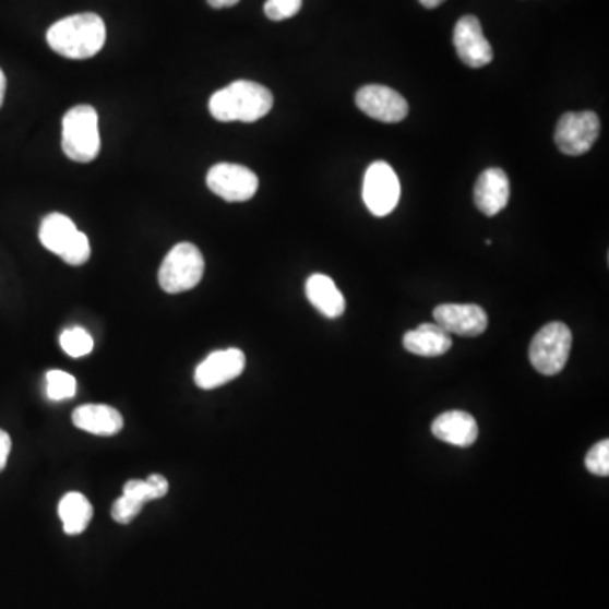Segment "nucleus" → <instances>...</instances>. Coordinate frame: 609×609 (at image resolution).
Masks as SVG:
<instances>
[{
    "label": "nucleus",
    "mask_w": 609,
    "mask_h": 609,
    "mask_svg": "<svg viewBox=\"0 0 609 609\" xmlns=\"http://www.w3.org/2000/svg\"><path fill=\"white\" fill-rule=\"evenodd\" d=\"M106 24L94 12L70 15L49 27L46 39L55 53L72 60H87L106 45Z\"/></svg>",
    "instance_id": "1"
},
{
    "label": "nucleus",
    "mask_w": 609,
    "mask_h": 609,
    "mask_svg": "<svg viewBox=\"0 0 609 609\" xmlns=\"http://www.w3.org/2000/svg\"><path fill=\"white\" fill-rule=\"evenodd\" d=\"M273 101V94L261 83L237 80L212 95L208 110L220 122H256L270 114Z\"/></svg>",
    "instance_id": "2"
},
{
    "label": "nucleus",
    "mask_w": 609,
    "mask_h": 609,
    "mask_svg": "<svg viewBox=\"0 0 609 609\" xmlns=\"http://www.w3.org/2000/svg\"><path fill=\"white\" fill-rule=\"evenodd\" d=\"M61 147L72 162L91 163L100 153L97 110L92 106H76L63 117Z\"/></svg>",
    "instance_id": "3"
},
{
    "label": "nucleus",
    "mask_w": 609,
    "mask_h": 609,
    "mask_svg": "<svg viewBox=\"0 0 609 609\" xmlns=\"http://www.w3.org/2000/svg\"><path fill=\"white\" fill-rule=\"evenodd\" d=\"M39 241L48 251L72 266H82L91 258L88 237L76 229L72 218L58 212L43 218Z\"/></svg>",
    "instance_id": "4"
},
{
    "label": "nucleus",
    "mask_w": 609,
    "mask_h": 609,
    "mask_svg": "<svg viewBox=\"0 0 609 609\" xmlns=\"http://www.w3.org/2000/svg\"><path fill=\"white\" fill-rule=\"evenodd\" d=\"M205 261L202 252L190 242H180L166 254L159 267V286L166 294L192 290L202 279Z\"/></svg>",
    "instance_id": "5"
},
{
    "label": "nucleus",
    "mask_w": 609,
    "mask_h": 609,
    "mask_svg": "<svg viewBox=\"0 0 609 609\" xmlns=\"http://www.w3.org/2000/svg\"><path fill=\"white\" fill-rule=\"evenodd\" d=\"M572 332L562 322H550L535 334L530 344V362L540 374L556 377L568 365Z\"/></svg>",
    "instance_id": "6"
},
{
    "label": "nucleus",
    "mask_w": 609,
    "mask_h": 609,
    "mask_svg": "<svg viewBox=\"0 0 609 609\" xmlns=\"http://www.w3.org/2000/svg\"><path fill=\"white\" fill-rule=\"evenodd\" d=\"M402 189L395 169L386 162L372 163L365 175L362 199L366 207L377 217H386L395 211Z\"/></svg>",
    "instance_id": "7"
},
{
    "label": "nucleus",
    "mask_w": 609,
    "mask_h": 609,
    "mask_svg": "<svg viewBox=\"0 0 609 609\" xmlns=\"http://www.w3.org/2000/svg\"><path fill=\"white\" fill-rule=\"evenodd\" d=\"M601 131L599 117L590 110L568 112L557 122L556 144L568 156H581L593 147Z\"/></svg>",
    "instance_id": "8"
},
{
    "label": "nucleus",
    "mask_w": 609,
    "mask_h": 609,
    "mask_svg": "<svg viewBox=\"0 0 609 609\" xmlns=\"http://www.w3.org/2000/svg\"><path fill=\"white\" fill-rule=\"evenodd\" d=\"M207 187L226 202H248L256 195L260 180L246 166L218 163L207 174Z\"/></svg>",
    "instance_id": "9"
},
{
    "label": "nucleus",
    "mask_w": 609,
    "mask_h": 609,
    "mask_svg": "<svg viewBox=\"0 0 609 609\" xmlns=\"http://www.w3.org/2000/svg\"><path fill=\"white\" fill-rule=\"evenodd\" d=\"M356 104L366 116L386 124H396L408 116V101L398 92L384 85H366L359 88Z\"/></svg>",
    "instance_id": "10"
},
{
    "label": "nucleus",
    "mask_w": 609,
    "mask_h": 609,
    "mask_svg": "<svg viewBox=\"0 0 609 609\" xmlns=\"http://www.w3.org/2000/svg\"><path fill=\"white\" fill-rule=\"evenodd\" d=\"M454 46L461 61L469 68H482L493 61V48L482 33L476 15H464L454 29Z\"/></svg>",
    "instance_id": "11"
},
{
    "label": "nucleus",
    "mask_w": 609,
    "mask_h": 609,
    "mask_svg": "<svg viewBox=\"0 0 609 609\" xmlns=\"http://www.w3.org/2000/svg\"><path fill=\"white\" fill-rule=\"evenodd\" d=\"M433 319L449 335L478 337L488 329V315L479 304L445 303L433 310Z\"/></svg>",
    "instance_id": "12"
},
{
    "label": "nucleus",
    "mask_w": 609,
    "mask_h": 609,
    "mask_svg": "<svg viewBox=\"0 0 609 609\" xmlns=\"http://www.w3.org/2000/svg\"><path fill=\"white\" fill-rule=\"evenodd\" d=\"M246 368V356L239 349L215 350L195 371L196 386L215 390L241 377Z\"/></svg>",
    "instance_id": "13"
},
{
    "label": "nucleus",
    "mask_w": 609,
    "mask_h": 609,
    "mask_svg": "<svg viewBox=\"0 0 609 609\" xmlns=\"http://www.w3.org/2000/svg\"><path fill=\"white\" fill-rule=\"evenodd\" d=\"M507 200H510V180L503 169L489 168L482 171L474 187L476 207L488 217H494L506 207Z\"/></svg>",
    "instance_id": "14"
},
{
    "label": "nucleus",
    "mask_w": 609,
    "mask_h": 609,
    "mask_svg": "<svg viewBox=\"0 0 609 609\" xmlns=\"http://www.w3.org/2000/svg\"><path fill=\"white\" fill-rule=\"evenodd\" d=\"M432 433L445 444L469 447L479 435L478 421L467 411H445L433 420Z\"/></svg>",
    "instance_id": "15"
},
{
    "label": "nucleus",
    "mask_w": 609,
    "mask_h": 609,
    "mask_svg": "<svg viewBox=\"0 0 609 609\" xmlns=\"http://www.w3.org/2000/svg\"><path fill=\"white\" fill-rule=\"evenodd\" d=\"M73 423L92 435H116L124 427V418L116 408L107 405H82L73 411Z\"/></svg>",
    "instance_id": "16"
},
{
    "label": "nucleus",
    "mask_w": 609,
    "mask_h": 609,
    "mask_svg": "<svg viewBox=\"0 0 609 609\" xmlns=\"http://www.w3.org/2000/svg\"><path fill=\"white\" fill-rule=\"evenodd\" d=\"M403 347L415 356L437 358L451 350L452 338L437 324H421L415 331L406 332Z\"/></svg>",
    "instance_id": "17"
},
{
    "label": "nucleus",
    "mask_w": 609,
    "mask_h": 609,
    "mask_svg": "<svg viewBox=\"0 0 609 609\" xmlns=\"http://www.w3.org/2000/svg\"><path fill=\"white\" fill-rule=\"evenodd\" d=\"M310 303L329 319H337L346 312V298L341 294L334 279L325 275H312L304 285Z\"/></svg>",
    "instance_id": "18"
},
{
    "label": "nucleus",
    "mask_w": 609,
    "mask_h": 609,
    "mask_svg": "<svg viewBox=\"0 0 609 609\" xmlns=\"http://www.w3.org/2000/svg\"><path fill=\"white\" fill-rule=\"evenodd\" d=\"M58 515L63 522L64 534L80 535L87 530L88 523L94 516V507L82 493H68L60 501Z\"/></svg>",
    "instance_id": "19"
},
{
    "label": "nucleus",
    "mask_w": 609,
    "mask_h": 609,
    "mask_svg": "<svg viewBox=\"0 0 609 609\" xmlns=\"http://www.w3.org/2000/svg\"><path fill=\"white\" fill-rule=\"evenodd\" d=\"M168 488V479L163 478L162 474H151L150 478L131 479V481L126 482L122 494L146 504L147 501L166 497Z\"/></svg>",
    "instance_id": "20"
},
{
    "label": "nucleus",
    "mask_w": 609,
    "mask_h": 609,
    "mask_svg": "<svg viewBox=\"0 0 609 609\" xmlns=\"http://www.w3.org/2000/svg\"><path fill=\"white\" fill-rule=\"evenodd\" d=\"M60 344L64 353L68 356H72V358H83V356H87L94 349V338L82 327L64 331L61 334Z\"/></svg>",
    "instance_id": "21"
},
{
    "label": "nucleus",
    "mask_w": 609,
    "mask_h": 609,
    "mask_svg": "<svg viewBox=\"0 0 609 609\" xmlns=\"http://www.w3.org/2000/svg\"><path fill=\"white\" fill-rule=\"evenodd\" d=\"M76 392V381L72 374L64 371H49L46 374V393L49 399L61 402V399L73 398Z\"/></svg>",
    "instance_id": "22"
},
{
    "label": "nucleus",
    "mask_w": 609,
    "mask_h": 609,
    "mask_svg": "<svg viewBox=\"0 0 609 609\" xmlns=\"http://www.w3.org/2000/svg\"><path fill=\"white\" fill-rule=\"evenodd\" d=\"M586 469L595 476H609V440L605 439L586 455Z\"/></svg>",
    "instance_id": "23"
},
{
    "label": "nucleus",
    "mask_w": 609,
    "mask_h": 609,
    "mask_svg": "<svg viewBox=\"0 0 609 609\" xmlns=\"http://www.w3.org/2000/svg\"><path fill=\"white\" fill-rule=\"evenodd\" d=\"M303 0H267L264 4V14L271 21L290 20L300 12Z\"/></svg>",
    "instance_id": "24"
},
{
    "label": "nucleus",
    "mask_w": 609,
    "mask_h": 609,
    "mask_svg": "<svg viewBox=\"0 0 609 609\" xmlns=\"http://www.w3.org/2000/svg\"><path fill=\"white\" fill-rule=\"evenodd\" d=\"M143 506L144 504L140 503V501L132 500V498L122 494V497L114 503L112 518L116 520L117 523H121V525H128L135 516L140 515Z\"/></svg>",
    "instance_id": "25"
},
{
    "label": "nucleus",
    "mask_w": 609,
    "mask_h": 609,
    "mask_svg": "<svg viewBox=\"0 0 609 609\" xmlns=\"http://www.w3.org/2000/svg\"><path fill=\"white\" fill-rule=\"evenodd\" d=\"M11 447V437L4 430H0V470H4L5 464H8Z\"/></svg>",
    "instance_id": "26"
},
{
    "label": "nucleus",
    "mask_w": 609,
    "mask_h": 609,
    "mask_svg": "<svg viewBox=\"0 0 609 609\" xmlns=\"http://www.w3.org/2000/svg\"><path fill=\"white\" fill-rule=\"evenodd\" d=\"M207 2L214 9L232 8V5L239 4V0H207Z\"/></svg>",
    "instance_id": "27"
},
{
    "label": "nucleus",
    "mask_w": 609,
    "mask_h": 609,
    "mask_svg": "<svg viewBox=\"0 0 609 609\" xmlns=\"http://www.w3.org/2000/svg\"><path fill=\"white\" fill-rule=\"evenodd\" d=\"M5 85H8V82H5L4 72L0 70V107H2V104H4Z\"/></svg>",
    "instance_id": "28"
},
{
    "label": "nucleus",
    "mask_w": 609,
    "mask_h": 609,
    "mask_svg": "<svg viewBox=\"0 0 609 609\" xmlns=\"http://www.w3.org/2000/svg\"><path fill=\"white\" fill-rule=\"evenodd\" d=\"M445 0H420V4L427 9H435L444 4Z\"/></svg>",
    "instance_id": "29"
}]
</instances>
